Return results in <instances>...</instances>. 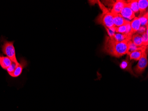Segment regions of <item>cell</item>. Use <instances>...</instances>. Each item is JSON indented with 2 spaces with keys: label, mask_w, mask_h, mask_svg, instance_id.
<instances>
[{
  "label": "cell",
  "mask_w": 148,
  "mask_h": 111,
  "mask_svg": "<svg viewBox=\"0 0 148 111\" xmlns=\"http://www.w3.org/2000/svg\"><path fill=\"white\" fill-rule=\"evenodd\" d=\"M148 46H142L140 47L138 50L133 52L132 53L130 54V60H134V61H138L141 58L144 52L147 50Z\"/></svg>",
  "instance_id": "obj_7"
},
{
  "label": "cell",
  "mask_w": 148,
  "mask_h": 111,
  "mask_svg": "<svg viewBox=\"0 0 148 111\" xmlns=\"http://www.w3.org/2000/svg\"><path fill=\"white\" fill-rule=\"evenodd\" d=\"M112 38H113L118 41H123L124 40H131V37H130L126 34L119 33H115Z\"/></svg>",
  "instance_id": "obj_16"
},
{
  "label": "cell",
  "mask_w": 148,
  "mask_h": 111,
  "mask_svg": "<svg viewBox=\"0 0 148 111\" xmlns=\"http://www.w3.org/2000/svg\"><path fill=\"white\" fill-rule=\"evenodd\" d=\"M131 40L132 42L137 47H141L143 46V41L142 35H140L138 33L134 34L132 36Z\"/></svg>",
  "instance_id": "obj_14"
},
{
  "label": "cell",
  "mask_w": 148,
  "mask_h": 111,
  "mask_svg": "<svg viewBox=\"0 0 148 111\" xmlns=\"http://www.w3.org/2000/svg\"><path fill=\"white\" fill-rule=\"evenodd\" d=\"M133 62H130L128 57H126V59L122 61V62L120 64V67L123 70L129 72L131 75L136 76L134 73L132 69V65Z\"/></svg>",
  "instance_id": "obj_9"
},
{
  "label": "cell",
  "mask_w": 148,
  "mask_h": 111,
  "mask_svg": "<svg viewBox=\"0 0 148 111\" xmlns=\"http://www.w3.org/2000/svg\"><path fill=\"white\" fill-rule=\"evenodd\" d=\"M129 41L125 40L118 41L109 36H106L103 51L114 57H121L127 54Z\"/></svg>",
  "instance_id": "obj_1"
},
{
  "label": "cell",
  "mask_w": 148,
  "mask_h": 111,
  "mask_svg": "<svg viewBox=\"0 0 148 111\" xmlns=\"http://www.w3.org/2000/svg\"><path fill=\"white\" fill-rule=\"evenodd\" d=\"M12 61L7 57L4 56L0 53V66L6 70L11 65Z\"/></svg>",
  "instance_id": "obj_13"
},
{
  "label": "cell",
  "mask_w": 148,
  "mask_h": 111,
  "mask_svg": "<svg viewBox=\"0 0 148 111\" xmlns=\"http://www.w3.org/2000/svg\"><path fill=\"white\" fill-rule=\"evenodd\" d=\"M146 27L140 26L139 29L138 30V34H140V35H142L144 33L146 32Z\"/></svg>",
  "instance_id": "obj_22"
},
{
  "label": "cell",
  "mask_w": 148,
  "mask_h": 111,
  "mask_svg": "<svg viewBox=\"0 0 148 111\" xmlns=\"http://www.w3.org/2000/svg\"><path fill=\"white\" fill-rule=\"evenodd\" d=\"M126 4V1L123 0H118L114 2L111 10V13L113 16L118 14H120L123 8Z\"/></svg>",
  "instance_id": "obj_6"
},
{
  "label": "cell",
  "mask_w": 148,
  "mask_h": 111,
  "mask_svg": "<svg viewBox=\"0 0 148 111\" xmlns=\"http://www.w3.org/2000/svg\"><path fill=\"white\" fill-rule=\"evenodd\" d=\"M19 63V62L18 63H16L12 62L11 65L6 69V71H7V72H8V73H9V75H10L14 71L16 68L17 66L18 65Z\"/></svg>",
  "instance_id": "obj_19"
},
{
  "label": "cell",
  "mask_w": 148,
  "mask_h": 111,
  "mask_svg": "<svg viewBox=\"0 0 148 111\" xmlns=\"http://www.w3.org/2000/svg\"><path fill=\"white\" fill-rule=\"evenodd\" d=\"M1 41L3 42L1 46L2 53L10 58L13 62L19 63L16 59L15 48L13 45L14 41H8L3 37H1Z\"/></svg>",
  "instance_id": "obj_3"
},
{
  "label": "cell",
  "mask_w": 148,
  "mask_h": 111,
  "mask_svg": "<svg viewBox=\"0 0 148 111\" xmlns=\"http://www.w3.org/2000/svg\"><path fill=\"white\" fill-rule=\"evenodd\" d=\"M20 60V62L14 71L10 75L12 77L14 78L19 77L22 73L23 69L28 66V61L25 58H21Z\"/></svg>",
  "instance_id": "obj_5"
},
{
  "label": "cell",
  "mask_w": 148,
  "mask_h": 111,
  "mask_svg": "<svg viewBox=\"0 0 148 111\" xmlns=\"http://www.w3.org/2000/svg\"><path fill=\"white\" fill-rule=\"evenodd\" d=\"M120 14L124 18L129 20H132L135 17V13L126 4L122 10Z\"/></svg>",
  "instance_id": "obj_8"
},
{
  "label": "cell",
  "mask_w": 148,
  "mask_h": 111,
  "mask_svg": "<svg viewBox=\"0 0 148 111\" xmlns=\"http://www.w3.org/2000/svg\"><path fill=\"white\" fill-rule=\"evenodd\" d=\"M140 22L138 17H135L130 22L131 26V31H130V36L132 37L134 34L136 33L139 29L140 27Z\"/></svg>",
  "instance_id": "obj_10"
},
{
  "label": "cell",
  "mask_w": 148,
  "mask_h": 111,
  "mask_svg": "<svg viewBox=\"0 0 148 111\" xmlns=\"http://www.w3.org/2000/svg\"><path fill=\"white\" fill-rule=\"evenodd\" d=\"M148 6V0H139L138 1V6L139 12H140L139 16L138 17L143 16L146 13Z\"/></svg>",
  "instance_id": "obj_12"
},
{
  "label": "cell",
  "mask_w": 148,
  "mask_h": 111,
  "mask_svg": "<svg viewBox=\"0 0 148 111\" xmlns=\"http://www.w3.org/2000/svg\"><path fill=\"white\" fill-rule=\"evenodd\" d=\"M129 21L128 20L124 18L120 14H118L114 16L113 23L116 27L126 25Z\"/></svg>",
  "instance_id": "obj_11"
},
{
  "label": "cell",
  "mask_w": 148,
  "mask_h": 111,
  "mask_svg": "<svg viewBox=\"0 0 148 111\" xmlns=\"http://www.w3.org/2000/svg\"><path fill=\"white\" fill-rule=\"evenodd\" d=\"M143 41V46H148V35L146 33V32L142 35Z\"/></svg>",
  "instance_id": "obj_21"
},
{
  "label": "cell",
  "mask_w": 148,
  "mask_h": 111,
  "mask_svg": "<svg viewBox=\"0 0 148 111\" xmlns=\"http://www.w3.org/2000/svg\"><path fill=\"white\" fill-rule=\"evenodd\" d=\"M117 33H122V34H125L126 32V25H123V26H121L118 27L116 28V31Z\"/></svg>",
  "instance_id": "obj_20"
},
{
  "label": "cell",
  "mask_w": 148,
  "mask_h": 111,
  "mask_svg": "<svg viewBox=\"0 0 148 111\" xmlns=\"http://www.w3.org/2000/svg\"><path fill=\"white\" fill-rule=\"evenodd\" d=\"M98 3L101 10L103 11V13L100 14L96 18V23L103 25L105 27L108 28L115 27L113 23L114 16L109 10L106 8L100 1H98Z\"/></svg>",
  "instance_id": "obj_2"
},
{
  "label": "cell",
  "mask_w": 148,
  "mask_h": 111,
  "mask_svg": "<svg viewBox=\"0 0 148 111\" xmlns=\"http://www.w3.org/2000/svg\"><path fill=\"white\" fill-rule=\"evenodd\" d=\"M140 21V24L143 26H148V13L146 12L141 17H139Z\"/></svg>",
  "instance_id": "obj_18"
},
{
  "label": "cell",
  "mask_w": 148,
  "mask_h": 111,
  "mask_svg": "<svg viewBox=\"0 0 148 111\" xmlns=\"http://www.w3.org/2000/svg\"><path fill=\"white\" fill-rule=\"evenodd\" d=\"M147 50L144 52L143 56L139 60L138 63L134 68V72L137 75H142L148 65Z\"/></svg>",
  "instance_id": "obj_4"
},
{
  "label": "cell",
  "mask_w": 148,
  "mask_h": 111,
  "mask_svg": "<svg viewBox=\"0 0 148 111\" xmlns=\"http://www.w3.org/2000/svg\"><path fill=\"white\" fill-rule=\"evenodd\" d=\"M140 47H137L132 42L131 40H130L128 41V48L127 50V54L129 55L130 53L133 52L137 50H138Z\"/></svg>",
  "instance_id": "obj_17"
},
{
  "label": "cell",
  "mask_w": 148,
  "mask_h": 111,
  "mask_svg": "<svg viewBox=\"0 0 148 111\" xmlns=\"http://www.w3.org/2000/svg\"><path fill=\"white\" fill-rule=\"evenodd\" d=\"M126 4L134 12V13L138 14L139 12L138 6V1L132 0L126 1Z\"/></svg>",
  "instance_id": "obj_15"
}]
</instances>
